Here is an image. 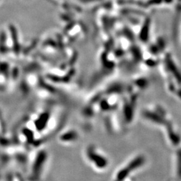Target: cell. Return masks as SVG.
<instances>
[{"mask_svg": "<svg viewBox=\"0 0 181 181\" xmlns=\"http://www.w3.org/2000/svg\"><path fill=\"white\" fill-rule=\"evenodd\" d=\"M144 162L145 158L143 156L136 157L116 174V178H118V180L124 179L125 178L128 177L132 172L141 167L144 164Z\"/></svg>", "mask_w": 181, "mask_h": 181, "instance_id": "1", "label": "cell"}, {"mask_svg": "<svg viewBox=\"0 0 181 181\" xmlns=\"http://www.w3.org/2000/svg\"><path fill=\"white\" fill-rule=\"evenodd\" d=\"M164 70L167 75L174 79L178 85L181 86V71L178 67L177 64L174 63L171 56H166L164 60Z\"/></svg>", "mask_w": 181, "mask_h": 181, "instance_id": "2", "label": "cell"}, {"mask_svg": "<svg viewBox=\"0 0 181 181\" xmlns=\"http://www.w3.org/2000/svg\"><path fill=\"white\" fill-rule=\"evenodd\" d=\"M176 172L177 176L181 179V149L180 148L176 154Z\"/></svg>", "mask_w": 181, "mask_h": 181, "instance_id": "3", "label": "cell"}]
</instances>
